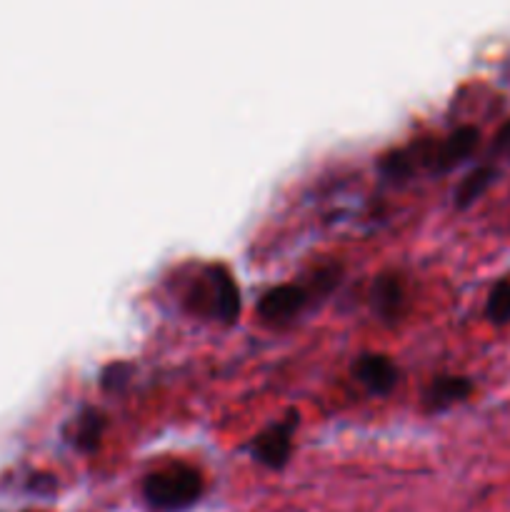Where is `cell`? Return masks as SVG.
<instances>
[{
  "instance_id": "1",
  "label": "cell",
  "mask_w": 510,
  "mask_h": 512,
  "mask_svg": "<svg viewBox=\"0 0 510 512\" xmlns=\"http://www.w3.org/2000/svg\"><path fill=\"white\" fill-rule=\"evenodd\" d=\"M143 495L150 508L160 512H178L190 508L203 495V478L195 468L183 463L155 470L143 480Z\"/></svg>"
},
{
  "instance_id": "2",
  "label": "cell",
  "mask_w": 510,
  "mask_h": 512,
  "mask_svg": "<svg viewBox=\"0 0 510 512\" xmlns=\"http://www.w3.org/2000/svg\"><path fill=\"white\" fill-rule=\"evenodd\" d=\"M480 143V130L475 125H460L445 140H440L435 145V150L430 153L428 163L435 173H445V170H453L455 165L468 160L475 153Z\"/></svg>"
},
{
  "instance_id": "3",
  "label": "cell",
  "mask_w": 510,
  "mask_h": 512,
  "mask_svg": "<svg viewBox=\"0 0 510 512\" xmlns=\"http://www.w3.org/2000/svg\"><path fill=\"white\" fill-rule=\"evenodd\" d=\"M293 415L285 423L273 425L260 433L253 443V455L268 468H283L293 453Z\"/></svg>"
},
{
  "instance_id": "4",
  "label": "cell",
  "mask_w": 510,
  "mask_h": 512,
  "mask_svg": "<svg viewBox=\"0 0 510 512\" xmlns=\"http://www.w3.org/2000/svg\"><path fill=\"white\" fill-rule=\"evenodd\" d=\"M353 375L373 395H388L398 383V368H395L393 360L375 353L360 355L353 365Z\"/></svg>"
},
{
  "instance_id": "5",
  "label": "cell",
  "mask_w": 510,
  "mask_h": 512,
  "mask_svg": "<svg viewBox=\"0 0 510 512\" xmlns=\"http://www.w3.org/2000/svg\"><path fill=\"white\" fill-rule=\"evenodd\" d=\"M305 300H308V293H305L300 285L285 283L268 290V293L260 298L258 313L260 318L270 320V323H285V320L293 318V315L303 308Z\"/></svg>"
},
{
  "instance_id": "6",
  "label": "cell",
  "mask_w": 510,
  "mask_h": 512,
  "mask_svg": "<svg viewBox=\"0 0 510 512\" xmlns=\"http://www.w3.org/2000/svg\"><path fill=\"white\" fill-rule=\"evenodd\" d=\"M208 280L213 285V310L218 313V318L228 325L235 323L240 315V290L233 275L215 265V268H208Z\"/></svg>"
},
{
  "instance_id": "7",
  "label": "cell",
  "mask_w": 510,
  "mask_h": 512,
  "mask_svg": "<svg viewBox=\"0 0 510 512\" xmlns=\"http://www.w3.org/2000/svg\"><path fill=\"white\" fill-rule=\"evenodd\" d=\"M473 393V380L465 375H438L425 388V405L430 410H445L455 403H463Z\"/></svg>"
},
{
  "instance_id": "8",
  "label": "cell",
  "mask_w": 510,
  "mask_h": 512,
  "mask_svg": "<svg viewBox=\"0 0 510 512\" xmlns=\"http://www.w3.org/2000/svg\"><path fill=\"white\" fill-rule=\"evenodd\" d=\"M495 178H498V168H495V165H478L475 170H470V173L460 180V185L453 193L455 208H470V205L495 183Z\"/></svg>"
},
{
  "instance_id": "9",
  "label": "cell",
  "mask_w": 510,
  "mask_h": 512,
  "mask_svg": "<svg viewBox=\"0 0 510 512\" xmlns=\"http://www.w3.org/2000/svg\"><path fill=\"white\" fill-rule=\"evenodd\" d=\"M400 303H403V285H400L398 275L385 273L380 278H375L373 285V305L380 315L385 318H393L398 313Z\"/></svg>"
},
{
  "instance_id": "10",
  "label": "cell",
  "mask_w": 510,
  "mask_h": 512,
  "mask_svg": "<svg viewBox=\"0 0 510 512\" xmlns=\"http://www.w3.org/2000/svg\"><path fill=\"white\" fill-rule=\"evenodd\" d=\"M485 318L493 325L510 323V278H503L493 285L485 303Z\"/></svg>"
},
{
  "instance_id": "11",
  "label": "cell",
  "mask_w": 510,
  "mask_h": 512,
  "mask_svg": "<svg viewBox=\"0 0 510 512\" xmlns=\"http://www.w3.org/2000/svg\"><path fill=\"white\" fill-rule=\"evenodd\" d=\"M103 415L98 410H85L83 418L78 420V435H75V443L85 450H93L98 445L100 433H103Z\"/></svg>"
},
{
  "instance_id": "12",
  "label": "cell",
  "mask_w": 510,
  "mask_h": 512,
  "mask_svg": "<svg viewBox=\"0 0 510 512\" xmlns=\"http://www.w3.org/2000/svg\"><path fill=\"white\" fill-rule=\"evenodd\" d=\"M128 375H130V365L115 363V365H110V368L103 373V385L108 390L120 388V385L125 383V378H128Z\"/></svg>"
},
{
  "instance_id": "13",
  "label": "cell",
  "mask_w": 510,
  "mask_h": 512,
  "mask_svg": "<svg viewBox=\"0 0 510 512\" xmlns=\"http://www.w3.org/2000/svg\"><path fill=\"white\" fill-rule=\"evenodd\" d=\"M493 150L495 153H503L505 158H510V120L498 130V135H495Z\"/></svg>"
}]
</instances>
